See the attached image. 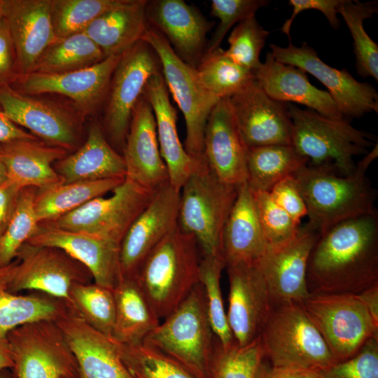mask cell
<instances>
[{
	"mask_svg": "<svg viewBox=\"0 0 378 378\" xmlns=\"http://www.w3.org/2000/svg\"><path fill=\"white\" fill-rule=\"evenodd\" d=\"M18 260L0 267V338L27 323L48 320L57 321L74 313L63 301L45 294L19 295L9 290L8 285Z\"/></svg>",
	"mask_w": 378,
	"mask_h": 378,
	"instance_id": "obj_33",
	"label": "cell"
},
{
	"mask_svg": "<svg viewBox=\"0 0 378 378\" xmlns=\"http://www.w3.org/2000/svg\"><path fill=\"white\" fill-rule=\"evenodd\" d=\"M19 76L14 45L3 18L0 21V86L11 85Z\"/></svg>",
	"mask_w": 378,
	"mask_h": 378,
	"instance_id": "obj_52",
	"label": "cell"
},
{
	"mask_svg": "<svg viewBox=\"0 0 378 378\" xmlns=\"http://www.w3.org/2000/svg\"><path fill=\"white\" fill-rule=\"evenodd\" d=\"M146 0H127L95 19L83 31L105 58L122 55L142 39L149 27Z\"/></svg>",
	"mask_w": 378,
	"mask_h": 378,
	"instance_id": "obj_32",
	"label": "cell"
},
{
	"mask_svg": "<svg viewBox=\"0 0 378 378\" xmlns=\"http://www.w3.org/2000/svg\"><path fill=\"white\" fill-rule=\"evenodd\" d=\"M0 378H15L10 369H4L0 370Z\"/></svg>",
	"mask_w": 378,
	"mask_h": 378,
	"instance_id": "obj_59",
	"label": "cell"
},
{
	"mask_svg": "<svg viewBox=\"0 0 378 378\" xmlns=\"http://www.w3.org/2000/svg\"><path fill=\"white\" fill-rule=\"evenodd\" d=\"M22 188L10 180L0 186V237L13 216Z\"/></svg>",
	"mask_w": 378,
	"mask_h": 378,
	"instance_id": "obj_53",
	"label": "cell"
},
{
	"mask_svg": "<svg viewBox=\"0 0 378 378\" xmlns=\"http://www.w3.org/2000/svg\"><path fill=\"white\" fill-rule=\"evenodd\" d=\"M237 188L220 181L204 158L181 188L178 225L195 237L203 255L222 256L223 231Z\"/></svg>",
	"mask_w": 378,
	"mask_h": 378,
	"instance_id": "obj_6",
	"label": "cell"
},
{
	"mask_svg": "<svg viewBox=\"0 0 378 378\" xmlns=\"http://www.w3.org/2000/svg\"><path fill=\"white\" fill-rule=\"evenodd\" d=\"M121 55L109 56L97 64L72 71L20 76L10 86L25 95L62 94L71 99L80 111H92L106 97L113 73Z\"/></svg>",
	"mask_w": 378,
	"mask_h": 378,
	"instance_id": "obj_19",
	"label": "cell"
},
{
	"mask_svg": "<svg viewBox=\"0 0 378 378\" xmlns=\"http://www.w3.org/2000/svg\"><path fill=\"white\" fill-rule=\"evenodd\" d=\"M377 1L342 0L338 13L349 29L356 57L357 73L378 81V45L366 33L363 22L377 13Z\"/></svg>",
	"mask_w": 378,
	"mask_h": 378,
	"instance_id": "obj_38",
	"label": "cell"
},
{
	"mask_svg": "<svg viewBox=\"0 0 378 378\" xmlns=\"http://www.w3.org/2000/svg\"><path fill=\"white\" fill-rule=\"evenodd\" d=\"M254 378H323L321 372L297 368L267 365L263 362Z\"/></svg>",
	"mask_w": 378,
	"mask_h": 378,
	"instance_id": "obj_54",
	"label": "cell"
},
{
	"mask_svg": "<svg viewBox=\"0 0 378 378\" xmlns=\"http://www.w3.org/2000/svg\"><path fill=\"white\" fill-rule=\"evenodd\" d=\"M13 366V355L6 339L0 338V370L12 369Z\"/></svg>",
	"mask_w": 378,
	"mask_h": 378,
	"instance_id": "obj_57",
	"label": "cell"
},
{
	"mask_svg": "<svg viewBox=\"0 0 378 378\" xmlns=\"http://www.w3.org/2000/svg\"><path fill=\"white\" fill-rule=\"evenodd\" d=\"M309 164L292 145H270L248 148L247 183L253 191L270 192L284 178L293 176Z\"/></svg>",
	"mask_w": 378,
	"mask_h": 378,
	"instance_id": "obj_36",
	"label": "cell"
},
{
	"mask_svg": "<svg viewBox=\"0 0 378 378\" xmlns=\"http://www.w3.org/2000/svg\"><path fill=\"white\" fill-rule=\"evenodd\" d=\"M215 337L199 283L142 343L173 358L195 378H209Z\"/></svg>",
	"mask_w": 378,
	"mask_h": 378,
	"instance_id": "obj_5",
	"label": "cell"
},
{
	"mask_svg": "<svg viewBox=\"0 0 378 378\" xmlns=\"http://www.w3.org/2000/svg\"><path fill=\"white\" fill-rule=\"evenodd\" d=\"M125 178L62 183L37 190L34 209L38 223L52 221L113 191Z\"/></svg>",
	"mask_w": 378,
	"mask_h": 378,
	"instance_id": "obj_35",
	"label": "cell"
},
{
	"mask_svg": "<svg viewBox=\"0 0 378 378\" xmlns=\"http://www.w3.org/2000/svg\"><path fill=\"white\" fill-rule=\"evenodd\" d=\"M195 69L202 84L218 99L229 98L255 78L253 71L234 62L220 47L205 52Z\"/></svg>",
	"mask_w": 378,
	"mask_h": 378,
	"instance_id": "obj_39",
	"label": "cell"
},
{
	"mask_svg": "<svg viewBox=\"0 0 378 378\" xmlns=\"http://www.w3.org/2000/svg\"><path fill=\"white\" fill-rule=\"evenodd\" d=\"M6 339L15 378L78 377L75 358L56 321L24 323L11 330Z\"/></svg>",
	"mask_w": 378,
	"mask_h": 378,
	"instance_id": "obj_10",
	"label": "cell"
},
{
	"mask_svg": "<svg viewBox=\"0 0 378 378\" xmlns=\"http://www.w3.org/2000/svg\"><path fill=\"white\" fill-rule=\"evenodd\" d=\"M141 40L148 43L157 54L169 92L184 116L185 150L193 158H202L206 122L220 99L207 91L196 69L181 59L159 31L149 25Z\"/></svg>",
	"mask_w": 378,
	"mask_h": 378,
	"instance_id": "obj_8",
	"label": "cell"
},
{
	"mask_svg": "<svg viewBox=\"0 0 378 378\" xmlns=\"http://www.w3.org/2000/svg\"><path fill=\"white\" fill-rule=\"evenodd\" d=\"M319 233L308 223L296 235L278 246H267L258 264L274 306L302 303L310 295L307 269Z\"/></svg>",
	"mask_w": 378,
	"mask_h": 378,
	"instance_id": "obj_16",
	"label": "cell"
},
{
	"mask_svg": "<svg viewBox=\"0 0 378 378\" xmlns=\"http://www.w3.org/2000/svg\"><path fill=\"white\" fill-rule=\"evenodd\" d=\"M200 260L196 239L178 225L144 259L134 278L160 319L200 283Z\"/></svg>",
	"mask_w": 378,
	"mask_h": 378,
	"instance_id": "obj_3",
	"label": "cell"
},
{
	"mask_svg": "<svg viewBox=\"0 0 378 378\" xmlns=\"http://www.w3.org/2000/svg\"><path fill=\"white\" fill-rule=\"evenodd\" d=\"M159 72L160 59L143 40L121 55L111 79L104 113V130L113 148L122 150L134 108L149 78Z\"/></svg>",
	"mask_w": 378,
	"mask_h": 378,
	"instance_id": "obj_11",
	"label": "cell"
},
{
	"mask_svg": "<svg viewBox=\"0 0 378 378\" xmlns=\"http://www.w3.org/2000/svg\"><path fill=\"white\" fill-rule=\"evenodd\" d=\"M56 322L75 358L78 378H134L112 337L89 326L76 313Z\"/></svg>",
	"mask_w": 378,
	"mask_h": 378,
	"instance_id": "obj_26",
	"label": "cell"
},
{
	"mask_svg": "<svg viewBox=\"0 0 378 378\" xmlns=\"http://www.w3.org/2000/svg\"><path fill=\"white\" fill-rule=\"evenodd\" d=\"M273 201L298 224L307 216L304 199L293 176L284 178L275 184L269 192Z\"/></svg>",
	"mask_w": 378,
	"mask_h": 378,
	"instance_id": "obj_50",
	"label": "cell"
},
{
	"mask_svg": "<svg viewBox=\"0 0 378 378\" xmlns=\"http://www.w3.org/2000/svg\"><path fill=\"white\" fill-rule=\"evenodd\" d=\"M274 59L298 67L317 78L328 89L340 112L346 120L378 111V93L373 85L355 79L346 69L331 67L318 57L316 51L303 42L287 47L270 44Z\"/></svg>",
	"mask_w": 378,
	"mask_h": 378,
	"instance_id": "obj_14",
	"label": "cell"
},
{
	"mask_svg": "<svg viewBox=\"0 0 378 378\" xmlns=\"http://www.w3.org/2000/svg\"><path fill=\"white\" fill-rule=\"evenodd\" d=\"M63 183L125 178L122 155L108 141L101 126L93 123L84 144L55 164Z\"/></svg>",
	"mask_w": 378,
	"mask_h": 378,
	"instance_id": "obj_31",
	"label": "cell"
},
{
	"mask_svg": "<svg viewBox=\"0 0 378 378\" xmlns=\"http://www.w3.org/2000/svg\"><path fill=\"white\" fill-rule=\"evenodd\" d=\"M179 201L180 191L168 182L132 223L120 243L122 278H134L149 253L178 225Z\"/></svg>",
	"mask_w": 378,
	"mask_h": 378,
	"instance_id": "obj_18",
	"label": "cell"
},
{
	"mask_svg": "<svg viewBox=\"0 0 378 378\" xmlns=\"http://www.w3.org/2000/svg\"><path fill=\"white\" fill-rule=\"evenodd\" d=\"M225 267L222 256L203 255L200 260V283L213 332L223 345H230L235 340L228 325L221 292L220 277Z\"/></svg>",
	"mask_w": 378,
	"mask_h": 378,
	"instance_id": "obj_44",
	"label": "cell"
},
{
	"mask_svg": "<svg viewBox=\"0 0 378 378\" xmlns=\"http://www.w3.org/2000/svg\"><path fill=\"white\" fill-rule=\"evenodd\" d=\"M228 99L248 148L292 145L293 123L288 104L268 96L255 78Z\"/></svg>",
	"mask_w": 378,
	"mask_h": 378,
	"instance_id": "obj_15",
	"label": "cell"
},
{
	"mask_svg": "<svg viewBox=\"0 0 378 378\" xmlns=\"http://www.w3.org/2000/svg\"><path fill=\"white\" fill-rule=\"evenodd\" d=\"M152 193L125 178L108 197H96L52 221V226L121 243L129 227L150 201Z\"/></svg>",
	"mask_w": 378,
	"mask_h": 378,
	"instance_id": "obj_12",
	"label": "cell"
},
{
	"mask_svg": "<svg viewBox=\"0 0 378 378\" xmlns=\"http://www.w3.org/2000/svg\"><path fill=\"white\" fill-rule=\"evenodd\" d=\"M270 31L265 29L252 15L239 22L229 38L227 55L239 65L253 71L260 67V54Z\"/></svg>",
	"mask_w": 378,
	"mask_h": 378,
	"instance_id": "obj_46",
	"label": "cell"
},
{
	"mask_svg": "<svg viewBox=\"0 0 378 378\" xmlns=\"http://www.w3.org/2000/svg\"><path fill=\"white\" fill-rule=\"evenodd\" d=\"M27 243L64 251L88 270L95 284L113 290L122 279L120 244L113 240L39 223Z\"/></svg>",
	"mask_w": 378,
	"mask_h": 378,
	"instance_id": "obj_20",
	"label": "cell"
},
{
	"mask_svg": "<svg viewBox=\"0 0 378 378\" xmlns=\"http://www.w3.org/2000/svg\"><path fill=\"white\" fill-rule=\"evenodd\" d=\"M146 12L149 25L163 35L181 59L196 68L214 22L183 0L148 1Z\"/></svg>",
	"mask_w": 378,
	"mask_h": 378,
	"instance_id": "obj_22",
	"label": "cell"
},
{
	"mask_svg": "<svg viewBox=\"0 0 378 378\" xmlns=\"http://www.w3.org/2000/svg\"><path fill=\"white\" fill-rule=\"evenodd\" d=\"M113 340L134 378H195L178 362L150 345H129Z\"/></svg>",
	"mask_w": 378,
	"mask_h": 378,
	"instance_id": "obj_42",
	"label": "cell"
},
{
	"mask_svg": "<svg viewBox=\"0 0 378 378\" xmlns=\"http://www.w3.org/2000/svg\"><path fill=\"white\" fill-rule=\"evenodd\" d=\"M17 258L8 285L10 292H40L64 302L75 313L70 298L71 288L93 281L84 265L59 248L28 243L20 248Z\"/></svg>",
	"mask_w": 378,
	"mask_h": 378,
	"instance_id": "obj_13",
	"label": "cell"
},
{
	"mask_svg": "<svg viewBox=\"0 0 378 378\" xmlns=\"http://www.w3.org/2000/svg\"><path fill=\"white\" fill-rule=\"evenodd\" d=\"M18 139H37L13 122L0 109V144Z\"/></svg>",
	"mask_w": 378,
	"mask_h": 378,
	"instance_id": "obj_55",
	"label": "cell"
},
{
	"mask_svg": "<svg viewBox=\"0 0 378 378\" xmlns=\"http://www.w3.org/2000/svg\"><path fill=\"white\" fill-rule=\"evenodd\" d=\"M302 304L337 362L378 337V325L354 294L310 293Z\"/></svg>",
	"mask_w": 378,
	"mask_h": 378,
	"instance_id": "obj_9",
	"label": "cell"
},
{
	"mask_svg": "<svg viewBox=\"0 0 378 378\" xmlns=\"http://www.w3.org/2000/svg\"><path fill=\"white\" fill-rule=\"evenodd\" d=\"M260 337L274 366L322 372L337 363L302 303L275 306Z\"/></svg>",
	"mask_w": 378,
	"mask_h": 378,
	"instance_id": "obj_7",
	"label": "cell"
},
{
	"mask_svg": "<svg viewBox=\"0 0 378 378\" xmlns=\"http://www.w3.org/2000/svg\"><path fill=\"white\" fill-rule=\"evenodd\" d=\"M66 156V150L37 139H18L0 144V160L8 180L21 188H48L63 183L53 164Z\"/></svg>",
	"mask_w": 378,
	"mask_h": 378,
	"instance_id": "obj_30",
	"label": "cell"
},
{
	"mask_svg": "<svg viewBox=\"0 0 378 378\" xmlns=\"http://www.w3.org/2000/svg\"><path fill=\"white\" fill-rule=\"evenodd\" d=\"M37 189L22 188L15 211L0 237V267L17 258L19 250L34 234L38 225L34 200Z\"/></svg>",
	"mask_w": 378,
	"mask_h": 378,
	"instance_id": "obj_45",
	"label": "cell"
},
{
	"mask_svg": "<svg viewBox=\"0 0 378 378\" xmlns=\"http://www.w3.org/2000/svg\"><path fill=\"white\" fill-rule=\"evenodd\" d=\"M254 76L266 94L274 100L302 104L330 118H344L327 91L312 85L302 69L276 61L271 52L267 53Z\"/></svg>",
	"mask_w": 378,
	"mask_h": 378,
	"instance_id": "obj_28",
	"label": "cell"
},
{
	"mask_svg": "<svg viewBox=\"0 0 378 378\" xmlns=\"http://www.w3.org/2000/svg\"><path fill=\"white\" fill-rule=\"evenodd\" d=\"M247 150L228 98L220 99L204 130L203 155L209 169L222 182L239 187L248 179Z\"/></svg>",
	"mask_w": 378,
	"mask_h": 378,
	"instance_id": "obj_24",
	"label": "cell"
},
{
	"mask_svg": "<svg viewBox=\"0 0 378 378\" xmlns=\"http://www.w3.org/2000/svg\"><path fill=\"white\" fill-rule=\"evenodd\" d=\"M355 295L364 304L374 323L378 325V284Z\"/></svg>",
	"mask_w": 378,
	"mask_h": 378,
	"instance_id": "obj_56",
	"label": "cell"
},
{
	"mask_svg": "<svg viewBox=\"0 0 378 378\" xmlns=\"http://www.w3.org/2000/svg\"><path fill=\"white\" fill-rule=\"evenodd\" d=\"M63 378H78L76 377H63Z\"/></svg>",
	"mask_w": 378,
	"mask_h": 378,
	"instance_id": "obj_61",
	"label": "cell"
},
{
	"mask_svg": "<svg viewBox=\"0 0 378 378\" xmlns=\"http://www.w3.org/2000/svg\"><path fill=\"white\" fill-rule=\"evenodd\" d=\"M0 109L15 125L29 130L49 145L69 150L78 140L77 122L67 111L23 94L10 85L0 86Z\"/></svg>",
	"mask_w": 378,
	"mask_h": 378,
	"instance_id": "obj_25",
	"label": "cell"
},
{
	"mask_svg": "<svg viewBox=\"0 0 378 378\" xmlns=\"http://www.w3.org/2000/svg\"><path fill=\"white\" fill-rule=\"evenodd\" d=\"M264 358L260 336L244 346L236 341L223 345L215 337L209 378H254Z\"/></svg>",
	"mask_w": 378,
	"mask_h": 378,
	"instance_id": "obj_40",
	"label": "cell"
},
{
	"mask_svg": "<svg viewBox=\"0 0 378 378\" xmlns=\"http://www.w3.org/2000/svg\"><path fill=\"white\" fill-rule=\"evenodd\" d=\"M20 76L31 73L45 50L59 38L52 22V0H2Z\"/></svg>",
	"mask_w": 378,
	"mask_h": 378,
	"instance_id": "obj_23",
	"label": "cell"
},
{
	"mask_svg": "<svg viewBox=\"0 0 378 378\" xmlns=\"http://www.w3.org/2000/svg\"><path fill=\"white\" fill-rule=\"evenodd\" d=\"M252 192L267 246L281 245L292 239L300 225L273 201L269 192Z\"/></svg>",
	"mask_w": 378,
	"mask_h": 378,
	"instance_id": "obj_47",
	"label": "cell"
},
{
	"mask_svg": "<svg viewBox=\"0 0 378 378\" xmlns=\"http://www.w3.org/2000/svg\"><path fill=\"white\" fill-rule=\"evenodd\" d=\"M321 372L323 378H378V337L370 338L354 356Z\"/></svg>",
	"mask_w": 378,
	"mask_h": 378,
	"instance_id": "obj_49",
	"label": "cell"
},
{
	"mask_svg": "<svg viewBox=\"0 0 378 378\" xmlns=\"http://www.w3.org/2000/svg\"><path fill=\"white\" fill-rule=\"evenodd\" d=\"M74 310L89 326L112 337L115 318L113 290L94 282L79 284L71 290Z\"/></svg>",
	"mask_w": 378,
	"mask_h": 378,
	"instance_id": "obj_41",
	"label": "cell"
},
{
	"mask_svg": "<svg viewBox=\"0 0 378 378\" xmlns=\"http://www.w3.org/2000/svg\"><path fill=\"white\" fill-rule=\"evenodd\" d=\"M342 0H290L289 5L293 8L290 17L281 27L282 33L290 38V28L293 20L302 11L317 10L326 18L329 24L334 29L339 28L340 21L337 17L338 10Z\"/></svg>",
	"mask_w": 378,
	"mask_h": 378,
	"instance_id": "obj_51",
	"label": "cell"
},
{
	"mask_svg": "<svg viewBox=\"0 0 378 378\" xmlns=\"http://www.w3.org/2000/svg\"><path fill=\"white\" fill-rule=\"evenodd\" d=\"M288 107L292 146L309 160V165H329L337 174L348 176L356 168L354 158L366 155L375 145L370 133L354 127L345 118H330L289 103Z\"/></svg>",
	"mask_w": 378,
	"mask_h": 378,
	"instance_id": "obj_4",
	"label": "cell"
},
{
	"mask_svg": "<svg viewBox=\"0 0 378 378\" xmlns=\"http://www.w3.org/2000/svg\"><path fill=\"white\" fill-rule=\"evenodd\" d=\"M122 156L125 178L145 190L155 193L169 182L160 150L154 113L144 93L132 111Z\"/></svg>",
	"mask_w": 378,
	"mask_h": 378,
	"instance_id": "obj_21",
	"label": "cell"
},
{
	"mask_svg": "<svg viewBox=\"0 0 378 378\" xmlns=\"http://www.w3.org/2000/svg\"><path fill=\"white\" fill-rule=\"evenodd\" d=\"M105 59L99 48L84 33L59 38L47 48L31 73L55 74L90 66Z\"/></svg>",
	"mask_w": 378,
	"mask_h": 378,
	"instance_id": "obj_37",
	"label": "cell"
},
{
	"mask_svg": "<svg viewBox=\"0 0 378 378\" xmlns=\"http://www.w3.org/2000/svg\"><path fill=\"white\" fill-rule=\"evenodd\" d=\"M378 156L377 143L348 176L329 165L307 164L293 176L305 202L309 222L319 234L342 221L377 213V193L365 174Z\"/></svg>",
	"mask_w": 378,
	"mask_h": 378,
	"instance_id": "obj_2",
	"label": "cell"
},
{
	"mask_svg": "<svg viewBox=\"0 0 378 378\" xmlns=\"http://www.w3.org/2000/svg\"><path fill=\"white\" fill-rule=\"evenodd\" d=\"M127 0H52L53 29L59 38L83 32L98 17Z\"/></svg>",
	"mask_w": 378,
	"mask_h": 378,
	"instance_id": "obj_43",
	"label": "cell"
},
{
	"mask_svg": "<svg viewBox=\"0 0 378 378\" xmlns=\"http://www.w3.org/2000/svg\"><path fill=\"white\" fill-rule=\"evenodd\" d=\"M7 181H8V178L6 169L3 162L0 160V186Z\"/></svg>",
	"mask_w": 378,
	"mask_h": 378,
	"instance_id": "obj_58",
	"label": "cell"
},
{
	"mask_svg": "<svg viewBox=\"0 0 378 378\" xmlns=\"http://www.w3.org/2000/svg\"><path fill=\"white\" fill-rule=\"evenodd\" d=\"M3 19V1L0 0V21Z\"/></svg>",
	"mask_w": 378,
	"mask_h": 378,
	"instance_id": "obj_60",
	"label": "cell"
},
{
	"mask_svg": "<svg viewBox=\"0 0 378 378\" xmlns=\"http://www.w3.org/2000/svg\"><path fill=\"white\" fill-rule=\"evenodd\" d=\"M115 318L112 338L129 345L141 344L160 318L134 278H122L113 290Z\"/></svg>",
	"mask_w": 378,
	"mask_h": 378,
	"instance_id": "obj_34",
	"label": "cell"
},
{
	"mask_svg": "<svg viewBox=\"0 0 378 378\" xmlns=\"http://www.w3.org/2000/svg\"><path fill=\"white\" fill-rule=\"evenodd\" d=\"M226 268L230 285L227 322L234 340L244 346L260 336L274 306L258 261Z\"/></svg>",
	"mask_w": 378,
	"mask_h": 378,
	"instance_id": "obj_17",
	"label": "cell"
},
{
	"mask_svg": "<svg viewBox=\"0 0 378 378\" xmlns=\"http://www.w3.org/2000/svg\"><path fill=\"white\" fill-rule=\"evenodd\" d=\"M267 248L253 192L246 181L237 188L223 231L221 255L225 267L258 262Z\"/></svg>",
	"mask_w": 378,
	"mask_h": 378,
	"instance_id": "obj_29",
	"label": "cell"
},
{
	"mask_svg": "<svg viewBox=\"0 0 378 378\" xmlns=\"http://www.w3.org/2000/svg\"><path fill=\"white\" fill-rule=\"evenodd\" d=\"M307 282L310 293L354 295L378 284L377 213L320 234L309 257Z\"/></svg>",
	"mask_w": 378,
	"mask_h": 378,
	"instance_id": "obj_1",
	"label": "cell"
},
{
	"mask_svg": "<svg viewBox=\"0 0 378 378\" xmlns=\"http://www.w3.org/2000/svg\"><path fill=\"white\" fill-rule=\"evenodd\" d=\"M169 92L163 75L159 72L149 78L144 94L154 113L160 150L167 166L169 183L180 191L204 156H190L182 145L176 127L177 111L171 103Z\"/></svg>",
	"mask_w": 378,
	"mask_h": 378,
	"instance_id": "obj_27",
	"label": "cell"
},
{
	"mask_svg": "<svg viewBox=\"0 0 378 378\" xmlns=\"http://www.w3.org/2000/svg\"><path fill=\"white\" fill-rule=\"evenodd\" d=\"M269 4L265 0H212L211 15L220 22L207 42L205 52L218 48L230 28L235 24L255 15L256 11Z\"/></svg>",
	"mask_w": 378,
	"mask_h": 378,
	"instance_id": "obj_48",
	"label": "cell"
}]
</instances>
